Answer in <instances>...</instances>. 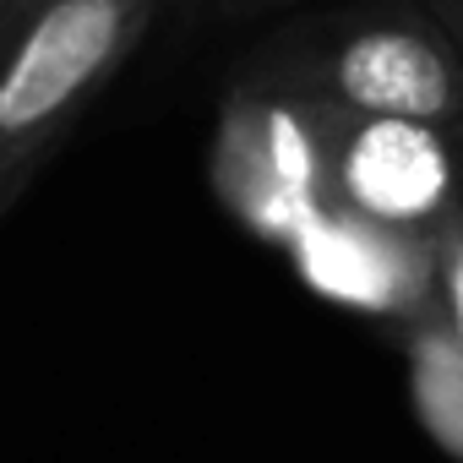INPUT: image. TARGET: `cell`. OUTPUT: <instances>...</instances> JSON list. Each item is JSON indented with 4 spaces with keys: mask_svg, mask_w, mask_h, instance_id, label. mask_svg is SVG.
Listing matches in <instances>:
<instances>
[{
    "mask_svg": "<svg viewBox=\"0 0 463 463\" xmlns=\"http://www.w3.org/2000/svg\"><path fill=\"white\" fill-rule=\"evenodd\" d=\"M436 322L430 333L463 360V207L436 229V300H430Z\"/></svg>",
    "mask_w": 463,
    "mask_h": 463,
    "instance_id": "obj_6",
    "label": "cell"
},
{
    "mask_svg": "<svg viewBox=\"0 0 463 463\" xmlns=\"http://www.w3.org/2000/svg\"><path fill=\"white\" fill-rule=\"evenodd\" d=\"M289 251L322 295L360 311L425 317L436 300V235H403L327 207L289 241Z\"/></svg>",
    "mask_w": 463,
    "mask_h": 463,
    "instance_id": "obj_5",
    "label": "cell"
},
{
    "mask_svg": "<svg viewBox=\"0 0 463 463\" xmlns=\"http://www.w3.org/2000/svg\"><path fill=\"white\" fill-rule=\"evenodd\" d=\"M17 6H28V0H12V12H17ZM12 12H6V17H12ZM6 17H0V23H6Z\"/></svg>",
    "mask_w": 463,
    "mask_h": 463,
    "instance_id": "obj_8",
    "label": "cell"
},
{
    "mask_svg": "<svg viewBox=\"0 0 463 463\" xmlns=\"http://www.w3.org/2000/svg\"><path fill=\"white\" fill-rule=\"evenodd\" d=\"M333 126L338 109L311 99L300 82H246L229 99L218 131V191L257 235L289 246L333 207Z\"/></svg>",
    "mask_w": 463,
    "mask_h": 463,
    "instance_id": "obj_3",
    "label": "cell"
},
{
    "mask_svg": "<svg viewBox=\"0 0 463 463\" xmlns=\"http://www.w3.org/2000/svg\"><path fill=\"white\" fill-rule=\"evenodd\" d=\"M6 12H12V0H0V17H6Z\"/></svg>",
    "mask_w": 463,
    "mask_h": 463,
    "instance_id": "obj_9",
    "label": "cell"
},
{
    "mask_svg": "<svg viewBox=\"0 0 463 463\" xmlns=\"http://www.w3.org/2000/svg\"><path fill=\"white\" fill-rule=\"evenodd\" d=\"M333 207L382 229H403V235H436L458 213V164L447 137L420 120L338 115Z\"/></svg>",
    "mask_w": 463,
    "mask_h": 463,
    "instance_id": "obj_4",
    "label": "cell"
},
{
    "mask_svg": "<svg viewBox=\"0 0 463 463\" xmlns=\"http://www.w3.org/2000/svg\"><path fill=\"white\" fill-rule=\"evenodd\" d=\"M164 0H28L0 23V207L126 66Z\"/></svg>",
    "mask_w": 463,
    "mask_h": 463,
    "instance_id": "obj_1",
    "label": "cell"
},
{
    "mask_svg": "<svg viewBox=\"0 0 463 463\" xmlns=\"http://www.w3.org/2000/svg\"><path fill=\"white\" fill-rule=\"evenodd\" d=\"M289 82L338 115L463 126V50L430 12L403 0L360 6Z\"/></svg>",
    "mask_w": 463,
    "mask_h": 463,
    "instance_id": "obj_2",
    "label": "cell"
},
{
    "mask_svg": "<svg viewBox=\"0 0 463 463\" xmlns=\"http://www.w3.org/2000/svg\"><path fill=\"white\" fill-rule=\"evenodd\" d=\"M430 17L447 28V39L463 50V0H430Z\"/></svg>",
    "mask_w": 463,
    "mask_h": 463,
    "instance_id": "obj_7",
    "label": "cell"
}]
</instances>
